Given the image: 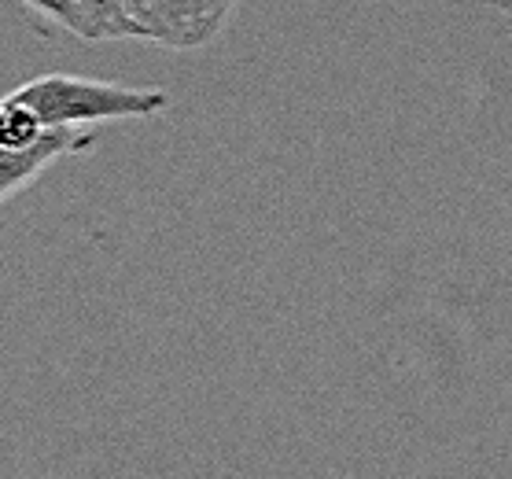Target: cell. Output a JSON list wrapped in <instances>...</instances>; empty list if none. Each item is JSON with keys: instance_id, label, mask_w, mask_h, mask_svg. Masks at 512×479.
Masks as SVG:
<instances>
[{"instance_id": "obj_1", "label": "cell", "mask_w": 512, "mask_h": 479, "mask_svg": "<svg viewBox=\"0 0 512 479\" xmlns=\"http://www.w3.org/2000/svg\"><path fill=\"white\" fill-rule=\"evenodd\" d=\"M8 96L30 107L45 129L152 118L170 107V96L163 89L96 82V78H78V74H41V78H30L19 89H12Z\"/></svg>"}, {"instance_id": "obj_2", "label": "cell", "mask_w": 512, "mask_h": 479, "mask_svg": "<svg viewBox=\"0 0 512 479\" xmlns=\"http://www.w3.org/2000/svg\"><path fill=\"white\" fill-rule=\"evenodd\" d=\"M140 41L166 48H199L222 30L210 0H126Z\"/></svg>"}, {"instance_id": "obj_3", "label": "cell", "mask_w": 512, "mask_h": 479, "mask_svg": "<svg viewBox=\"0 0 512 479\" xmlns=\"http://www.w3.org/2000/svg\"><path fill=\"white\" fill-rule=\"evenodd\" d=\"M96 144L85 126H56L45 129V137L30 148H0V203L19 196L26 185H34L48 166H56L67 155H82Z\"/></svg>"}, {"instance_id": "obj_4", "label": "cell", "mask_w": 512, "mask_h": 479, "mask_svg": "<svg viewBox=\"0 0 512 479\" xmlns=\"http://www.w3.org/2000/svg\"><path fill=\"white\" fill-rule=\"evenodd\" d=\"M85 23V41H140L137 23L129 19L126 0H78Z\"/></svg>"}, {"instance_id": "obj_5", "label": "cell", "mask_w": 512, "mask_h": 479, "mask_svg": "<svg viewBox=\"0 0 512 479\" xmlns=\"http://www.w3.org/2000/svg\"><path fill=\"white\" fill-rule=\"evenodd\" d=\"M45 137L41 118L15 96H0V148H30Z\"/></svg>"}, {"instance_id": "obj_6", "label": "cell", "mask_w": 512, "mask_h": 479, "mask_svg": "<svg viewBox=\"0 0 512 479\" xmlns=\"http://www.w3.org/2000/svg\"><path fill=\"white\" fill-rule=\"evenodd\" d=\"M26 8H34V12L48 15V19H56L59 26H67L74 30L78 37H85V23H82V12H78V0H23Z\"/></svg>"}, {"instance_id": "obj_7", "label": "cell", "mask_w": 512, "mask_h": 479, "mask_svg": "<svg viewBox=\"0 0 512 479\" xmlns=\"http://www.w3.org/2000/svg\"><path fill=\"white\" fill-rule=\"evenodd\" d=\"M210 8H214V15H218V23H225L229 12L236 8V0H210Z\"/></svg>"}, {"instance_id": "obj_8", "label": "cell", "mask_w": 512, "mask_h": 479, "mask_svg": "<svg viewBox=\"0 0 512 479\" xmlns=\"http://www.w3.org/2000/svg\"><path fill=\"white\" fill-rule=\"evenodd\" d=\"M490 4H494V8H498V12L512 23V0H490Z\"/></svg>"}]
</instances>
